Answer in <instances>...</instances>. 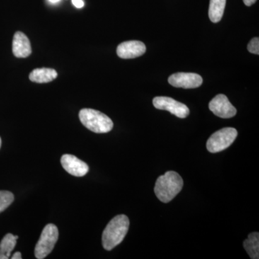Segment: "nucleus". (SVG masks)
<instances>
[{
	"label": "nucleus",
	"instance_id": "1",
	"mask_svg": "<svg viewBox=\"0 0 259 259\" xmlns=\"http://www.w3.org/2000/svg\"><path fill=\"white\" fill-rule=\"evenodd\" d=\"M130 222L125 214H119L107 224L102 233V245L107 250L113 249L123 241L128 231Z\"/></svg>",
	"mask_w": 259,
	"mask_h": 259
},
{
	"label": "nucleus",
	"instance_id": "2",
	"mask_svg": "<svg viewBox=\"0 0 259 259\" xmlns=\"http://www.w3.org/2000/svg\"><path fill=\"white\" fill-rule=\"evenodd\" d=\"M183 185V180L177 172L167 171L156 180L155 194L162 202L168 203L180 193Z\"/></svg>",
	"mask_w": 259,
	"mask_h": 259
},
{
	"label": "nucleus",
	"instance_id": "3",
	"mask_svg": "<svg viewBox=\"0 0 259 259\" xmlns=\"http://www.w3.org/2000/svg\"><path fill=\"white\" fill-rule=\"evenodd\" d=\"M79 116L83 126L96 134H107L113 128V122L108 116L93 109H82Z\"/></svg>",
	"mask_w": 259,
	"mask_h": 259
},
{
	"label": "nucleus",
	"instance_id": "4",
	"mask_svg": "<svg viewBox=\"0 0 259 259\" xmlns=\"http://www.w3.org/2000/svg\"><path fill=\"white\" fill-rule=\"evenodd\" d=\"M59 238V230L54 224H48L42 230L35 248L37 259H44L52 251Z\"/></svg>",
	"mask_w": 259,
	"mask_h": 259
},
{
	"label": "nucleus",
	"instance_id": "5",
	"mask_svg": "<svg viewBox=\"0 0 259 259\" xmlns=\"http://www.w3.org/2000/svg\"><path fill=\"white\" fill-rule=\"evenodd\" d=\"M238 131L233 127H224L209 137L207 142V151L214 153L221 152L229 147L236 140Z\"/></svg>",
	"mask_w": 259,
	"mask_h": 259
},
{
	"label": "nucleus",
	"instance_id": "6",
	"mask_svg": "<svg viewBox=\"0 0 259 259\" xmlns=\"http://www.w3.org/2000/svg\"><path fill=\"white\" fill-rule=\"evenodd\" d=\"M153 104L156 109L171 112L180 118H185L190 115V109L187 105L182 102L176 101L171 97H155L153 100Z\"/></svg>",
	"mask_w": 259,
	"mask_h": 259
},
{
	"label": "nucleus",
	"instance_id": "7",
	"mask_svg": "<svg viewBox=\"0 0 259 259\" xmlns=\"http://www.w3.org/2000/svg\"><path fill=\"white\" fill-rule=\"evenodd\" d=\"M209 108L218 117L221 118H231L236 115V107L230 102L225 95H218L209 102Z\"/></svg>",
	"mask_w": 259,
	"mask_h": 259
},
{
	"label": "nucleus",
	"instance_id": "8",
	"mask_svg": "<svg viewBox=\"0 0 259 259\" xmlns=\"http://www.w3.org/2000/svg\"><path fill=\"white\" fill-rule=\"evenodd\" d=\"M168 81L175 88L194 89L200 87L203 80L201 76L194 73L180 72L172 74Z\"/></svg>",
	"mask_w": 259,
	"mask_h": 259
},
{
	"label": "nucleus",
	"instance_id": "9",
	"mask_svg": "<svg viewBox=\"0 0 259 259\" xmlns=\"http://www.w3.org/2000/svg\"><path fill=\"white\" fill-rule=\"evenodd\" d=\"M63 168L74 177H83L88 173L89 166L85 162L71 154H64L61 158Z\"/></svg>",
	"mask_w": 259,
	"mask_h": 259
},
{
	"label": "nucleus",
	"instance_id": "10",
	"mask_svg": "<svg viewBox=\"0 0 259 259\" xmlns=\"http://www.w3.org/2000/svg\"><path fill=\"white\" fill-rule=\"evenodd\" d=\"M146 51V45L139 40H130L122 42L117 48V54L123 59H134L144 55Z\"/></svg>",
	"mask_w": 259,
	"mask_h": 259
},
{
	"label": "nucleus",
	"instance_id": "11",
	"mask_svg": "<svg viewBox=\"0 0 259 259\" xmlns=\"http://www.w3.org/2000/svg\"><path fill=\"white\" fill-rule=\"evenodd\" d=\"M13 53L17 58H27L31 54L30 40L23 32H15L13 40Z\"/></svg>",
	"mask_w": 259,
	"mask_h": 259
},
{
	"label": "nucleus",
	"instance_id": "12",
	"mask_svg": "<svg viewBox=\"0 0 259 259\" xmlns=\"http://www.w3.org/2000/svg\"><path fill=\"white\" fill-rule=\"evenodd\" d=\"M57 76L56 70L49 68H41L34 69L29 75V79L35 83H49L56 79Z\"/></svg>",
	"mask_w": 259,
	"mask_h": 259
},
{
	"label": "nucleus",
	"instance_id": "13",
	"mask_svg": "<svg viewBox=\"0 0 259 259\" xmlns=\"http://www.w3.org/2000/svg\"><path fill=\"white\" fill-rule=\"evenodd\" d=\"M243 247L246 250L250 258L258 259L259 258V234L257 232L250 233L248 238L243 242Z\"/></svg>",
	"mask_w": 259,
	"mask_h": 259
},
{
	"label": "nucleus",
	"instance_id": "14",
	"mask_svg": "<svg viewBox=\"0 0 259 259\" xmlns=\"http://www.w3.org/2000/svg\"><path fill=\"white\" fill-rule=\"evenodd\" d=\"M18 236L8 233L0 243V259H8L16 245Z\"/></svg>",
	"mask_w": 259,
	"mask_h": 259
},
{
	"label": "nucleus",
	"instance_id": "15",
	"mask_svg": "<svg viewBox=\"0 0 259 259\" xmlns=\"http://www.w3.org/2000/svg\"><path fill=\"white\" fill-rule=\"evenodd\" d=\"M226 0H210L209 2V18L212 23L221 21L226 8Z\"/></svg>",
	"mask_w": 259,
	"mask_h": 259
},
{
	"label": "nucleus",
	"instance_id": "16",
	"mask_svg": "<svg viewBox=\"0 0 259 259\" xmlns=\"http://www.w3.org/2000/svg\"><path fill=\"white\" fill-rule=\"evenodd\" d=\"M14 195L8 191H0V212H3L13 203Z\"/></svg>",
	"mask_w": 259,
	"mask_h": 259
},
{
	"label": "nucleus",
	"instance_id": "17",
	"mask_svg": "<svg viewBox=\"0 0 259 259\" xmlns=\"http://www.w3.org/2000/svg\"><path fill=\"white\" fill-rule=\"evenodd\" d=\"M248 50L250 53L253 54H259V38L253 37L249 42L248 45Z\"/></svg>",
	"mask_w": 259,
	"mask_h": 259
},
{
	"label": "nucleus",
	"instance_id": "18",
	"mask_svg": "<svg viewBox=\"0 0 259 259\" xmlns=\"http://www.w3.org/2000/svg\"><path fill=\"white\" fill-rule=\"evenodd\" d=\"M72 3L77 8H82L84 5L82 0H72Z\"/></svg>",
	"mask_w": 259,
	"mask_h": 259
},
{
	"label": "nucleus",
	"instance_id": "19",
	"mask_svg": "<svg viewBox=\"0 0 259 259\" xmlns=\"http://www.w3.org/2000/svg\"><path fill=\"white\" fill-rule=\"evenodd\" d=\"M243 3H244V4L246 5V6L249 7L251 6L252 5L254 4V3H255V2L257 1V0H243Z\"/></svg>",
	"mask_w": 259,
	"mask_h": 259
},
{
	"label": "nucleus",
	"instance_id": "20",
	"mask_svg": "<svg viewBox=\"0 0 259 259\" xmlns=\"http://www.w3.org/2000/svg\"><path fill=\"white\" fill-rule=\"evenodd\" d=\"M22 255L20 252H15L14 254H13V256H12V259H21Z\"/></svg>",
	"mask_w": 259,
	"mask_h": 259
},
{
	"label": "nucleus",
	"instance_id": "21",
	"mask_svg": "<svg viewBox=\"0 0 259 259\" xmlns=\"http://www.w3.org/2000/svg\"><path fill=\"white\" fill-rule=\"evenodd\" d=\"M59 1H60V0H49V2H51V3H56Z\"/></svg>",
	"mask_w": 259,
	"mask_h": 259
},
{
	"label": "nucleus",
	"instance_id": "22",
	"mask_svg": "<svg viewBox=\"0 0 259 259\" xmlns=\"http://www.w3.org/2000/svg\"><path fill=\"white\" fill-rule=\"evenodd\" d=\"M1 145H2V140H1V138H0V147H1Z\"/></svg>",
	"mask_w": 259,
	"mask_h": 259
}]
</instances>
